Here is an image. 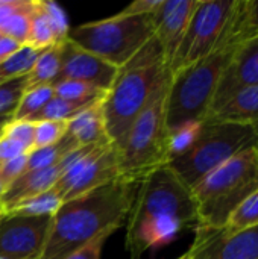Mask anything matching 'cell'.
<instances>
[{
    "label": "cell",
    "instance_id": "obj_1",
    "mask_svg": "<svg viewBox=\"0 0 258 259\" xmlns=\"http://www.w3.org/2000/svg\"><path fill=\"white\" fill-rule=\"evenodd\" d=\"M195 223L198 226L192 188L169 165L154 170L140 182L128 215L126 250L129 259H141L144 252L166 247Z\"/></svg>",
    "mask_w": 258,
    "mask_h": 259
},
{
    "label": "cell",
    "instance_id": "obj_2",
    "mask_svg": "<svg viewBox=\"0 0 258 259\" xmlns=\"http://www.w3.org/2000/svg\"><path fill=\"white\" fill-rule=\"evenodd\" d=\"M138 182L117 179L70 200L52 217L41 259H65L90 241L114 234L128 219Z\"/></svg>",
    "mask_w": 258,
    "mask_h": 259
},
{
    "label": "cell",
    "instance_id": "obj_3",
    "mask_svg": "<svg viewBox=\"0 0 258 259\" xmlns=\"http://www.w3.org/2000/svg\"><path fill=\"white\" fill-rule=\"evenodd\" d=\"M163 49L154 36L123 67L102 100L109 141L119 147L154 93L170 77Z\"/></svg>",
    "mask_w": 258,
    "mask_h": 259
},
{
    "label": "cell",
    "instance_id": "obj_4",
    "mask_svg": "<svg viewBox=\"0 0 258 259\" xmlns=\"http://www.w3.org/2000/svg\"><path fill=\"white\" fill-rule=\"evenodd\" d=\"M258 190V147L242 152L192 188L198 226L225 228L236 209Z\"/></svg>",
    "mask_w": 258,
    "mask_h": 259
},
{
    "label": "cell",
    "instance_id": "obj_5",
    "mask_svg": "<svg viewBox=\"0 0 258 259\" xmlns=\"http://www.w3.org/2000/svg\"><path fill=\"white\" fill-rule=\"evenodd\" d=\"M254 147H258V132L252 126L204 120L193 143L172 156L167 165L193 188L231 158Z\"/></svg>",
    "mask_w": 258,
    "mask_h": 259
},
{
    "label": "cell",
    "instance_id": "obj_6",
    "mask_svg": "<svg viewBox=\"0 0 258 259\" xmlns=\"http://www.w3.org/2000/svg\"><path fill=\"white\" fill-rule=\"evenodd\" d=\"M170 77L154 93L146 108L132 123L123 143L116 147L120 178L125 181L140 184L149 173L169 164L170 149L166 124V97Z\"/></svg>",
    "mask_w": 258,
    "mask_h": 259
},
{
    "label": "cell",
    "instance_id": "obj_7",
    "mask_svg": "<svg viewBox=\"0 0 258 259\" xmlns=\"http://www.w3.org/2000/svg\"><path fill=\"white\" fill-rule=\"evenodd\" d=\"M234 49L220 47L207 58L172 73L166 97L169 132L189 123L204 121Z\"/></svg>",
    "mask_w": 258,
    "mask_h": 259
},
{
    "label": "cell",
    "instance_id": "obj_8",
    "mask_svg": "<svg viewBox=\"0 0 258 259\" xmlns=\"http://www.w3.org/2000/svg\"><path fill=\"white\" fill-rule=\"evenodd\" d=\"M154 33L152 14L129 15L119 12L109 18L70 27L67 39L120 68L154 38Z\"/></svg>",
    "mask_w": 258,
    "mask_h": 259
},
{
    "label": "cell",
    "instance_id": "obj_9",
    "mask_svg": "<svg viewBox=\"0 0 258 259\" xmlns=\"http://www.w3.org/2000/svg\"><path fill=\"white\" fill-rule=\"evenodd\" d=\"M236 0H199L187 30L169 64L170 73L192 65L220 49Z\"/></svg>",
    "mask_w": 258,
    "mask_h": 259
},
{
    "label": "cell",
    "instance_id": "obj_10",
    "mask_svg": "<svg viewBox=\"0 0 258 259\" xmlns=\"http://www.w3.org/2000/svg\"><path fill=\"white\" fill-rule=\"evenodd\" d=\"M64 162L65 168L55 185L64 200L122 179L119 153L113 144L81 146L68 153Z\"/></svg>",
    "mask_w": 258,
    "mask_h": 259
},
{
    "label": "cell",
    "instance_id": "obj_11",
    "mask_svg": "<svg viewBox=\"0 0 258 259\" xmlns=\"http://www.w3.org/2000/svg\"><path fill=\"white\" fill-rule=\"evenodd\" d=\"M190 259H258V225L231 231L196 226L187 252Z\"/></svg>",
    "mask_w": 258,
    "mask_h": 259
},
{
    "label": "cell",
    "instance_id": "obj_12",
    "mask_svg": "<svg viewBox=\"0 0 258 259\" xmlns=\"http://www.w3.org/2000/svg\"><path fill=\"white\" fill-rule=\"evenodd\" d=\"M52 217H18L3 214L0 219V255L41 259Z\"/></svg>",
    "mask_w": 258,
    "mask_h": 259
},
{
    "label": "cell",
    "instance_id": "obj_13",
    "mask_svg": "<svg viewBox=\"0 0 258 259\" xmlns=\"http://www.w3.org/2000/svg\"><path fill=\"white\" fill-rule=\"evenodd\" d=\"M258 85V36L236 46L233 56L222 73L208 114L220 109L237 93ZM205 120V118H204Z\"/></svg>",
    "mask_w": 258,
    "mask_h": 259
},
{
    "label": "cell",
    "instance_id": "obj_14",
    "mask_svg": "<svg viewBox=\"0 0 258 259\" xmlns=\"http://www.w3.org/2000/svg\"><path fill=\"white\" fill-rule=\"evenodd\" d=\"M117 71V67L85 52L70 39H65L61 44V67L56 80H78L108 93L116 80Z\"/></svg>",
    "mask_w": 258,
    "mask_h": 259
},
{
    "label": "cell",
    "instance_id": "obj_15",
    "mask_svg": "<svg viewBox=\"0 0 258 259\" xmlns=\"http://www.w3.org/2000/svg\"><path fill=\"white\" fill-rule=\"evenodd\" d=\"M199 0H160L152 12L154 36L158 39L169 67L187 30Z\"/></svg>",
    "mask_w": 258,
    "mask_h": 259
},
{
    "label": "cell",
    "instance_id": "obj_16",
    "mask_svg": "<svg viewBox=\"0 0 258 259\" xmlns=\"http://www.w3.org/2000/svg\"><path fill=\"white\" fill-rule=\"evenodd\" d=\"M64 168H65V162L62 159L59 164L47 167V168L24 171L17 181H14L6 188V191L0 200L5 212L11 211L18 203H21L33 196H38V194L53 188L56 185L58 179L61 178Z\"/></svg>",
    "mask_w": 258,
    "mask_h": 259
},
{
    "label": "cell",
    "instance_id": "obj_17",
    "mask_svg": "<svg viewBox=\"0 0 258 259\" xmlns=\"http://www.w3.org/2000/svg\"><path fill=\"white\" fill-rule=\"evenodd\" d=\"M102 100L94 102L85 111L79 112L76 117H73L68 121L67 134L71 138H75L79 146L113 144L108 138L106 127H105Z\"/></svg>",
    "mask_w": 258,
    "mask_h": 259
},
{
    "label": "cell",
    "instance_id": "obj_18",
    "mask_svg": "<svg viewBox=\"0 0 258 259\" xmlns=\"http://www.w3.org/2000/svg\"><path fill=\"white\" fill-rule=\"evenodd\" d=\"M205 120L246 124L258 132V85L237 93L220 109L205 117Z\"/></svg>",
    "mask_w": 258,
    "mask_h": 259
},
{
    "label": "cell",
    "instance_id": "obj_19",
    "mask_svg": "<svg viewBox=\"0 0 258 259\" xmlns=\"http://www.w3.org/2000/svg\"><path fill=\"white\" fill-rule=\"evenodd\" d=\"M254 36H258V0H236L220 47H236Z\"/></svg>",
    "mask_w": 258,
    "mask_h": 259
},
{
    "label": "cell",
    "instance_id": "obj_20",
    "mask_svg": "<svg viewBox=\"0 0 258 259\" xmlns=\"http://www.w3.org/2000/svg\"><path fill=\"white\" fill-rule=\"evenodd\" d=\"M61 44L40 52L32 68L24 76V91L52 85L58 79L61 67Z\"/></svg>",
    "mask_w": 258,
    "mask_h": 259
},
{
    "label": "cell",
    "instance_id": "obj_21",
    "mask_svg": "<svg viewBox=\"0 0 258 259\" xmlns=\"http://www.w3.org/2000/svg\"><path fill=\"white\" fill-rule=\"evenodd\" d=\"M81 147L75 138H71L68 134H65L58 143L43 147V149H33L27 155V167L26 171L30 170H40V168H47L52 165L59 164L68 153Z\"/></svg>",
    "mask_w": 258,
    "mask_h": 259
},
{
    "label": "cell",
    "instance_id": "obj_22",
    "mask_svg": "<svg viewBox=\"0 0 258 259\" xmlns=\"http://www.w3.org/2000/svg\"><path fill=\"white\" fill-rule=\"evenodd\" d=\"M62 202H64L62 196L53 187L49 191H44L38 196H33L18 203L6 214L18 215V217H53L59 209V206L62 205Z\"/></svg>",
    "mask_w": 258,
    "mask_h": 259
},
{
    "label": "cell",
    "instance_id": "obj_23",
    "mask_svg": "<svg viewBox=\"0 0 258 259\" xmlns=\"http://www.w3.org/2000/svg\"><path fill=\"white\" fill-rule=\"evenodd\" d=\"M56 38L53 27L49 21L46 9L43 6V0H33L32 15H30V27L26 46L43 52L52 46H56Z\"/></svg>",
    "mask_w": 258,
    "mask_h": 259
},
{
    "label": "cell",
    "instance_id": "obj_24",
    "mask_svg": "<svg viewBox=\"0 0 258 259\" xmlns=\"http://www.w3.org/2000/svg\"><path fill=\"white\" fill-rule=\"evenodd\" d=\"M33 0H21L20 6L8 17V20L0 27V35L8 36L18 46H26L30 27Z\"/></svg>",
    "mask_w": 258,
    "mask_h": 259
},
{
    "label": "cell",
    "instance_id": "obj_25",
    "mask_svg": "<svg viewBox=\"0 0 258 259\" xmlns=\"http://www.w3.org/2000/svg\"><path fill=\"white\" fill-rule=\"evenodd\" d=\"M102 100V99H100ZM97 102V100H96ZM94 102L87 100H65L59 97H53L35 117L29 121H43V120H53V121H70L79 112L85 111Z\"/></svg>",
    "mask_w": 258,
    "mask_h": 259
},
{
    "label": "cell",
    "instance_id": "obj_26",
    "mask_svg": "<svg viewBox=\"0 0 258 259\" xmlns=\"http://www.w3.org/2000/svg\"><path fill=\"white\" fill-rule=\"evenodd\" d=\"M38 55H40L38 50L29 46H23L8 59L0 62V85H5L11 80L26 76L32 68Z\"/></svg>",
    "mask_w": 258,
    "mask_h": 259
},
{
    "label": "cell",
    "instance_id": "obj_27",
    "mask_svg": "<svg viewBox=\"0 0 258 259\" xmlns=\"http://www.w3.org/2000/svg\"><path fill=\"white\" fill-rule=\"evenodd\" d=\"M53 97H55V93H53L52 85H46V87H40L35 90L24 91L17 108H15V111H14V114H12V120H30Z\"/></svg>",
    "mask_w": 258,
    "mask_h": 259
},
{
    "label": "cell",
    "instance_id": "obj_28",
    "mask_svg": "<svg viewBox=\"0 0 258 259\" xmlns=\"http://www.w3.org/2000/svg\"><path fill=\"white\" fill-rule=\"evenodd\" d=\"M55 97L65 99V100H87V102H96L105 97L106 93L100 91L96 87H91L84 82L62 79L52 83Z\"/></svg>",
    "mask_w": 258,
    "mask_h": 259
},
{
    "label": "cell",
    "instance_id": "obj_29",
    "mask_svg": "<svg viewBox=\"0 0 258 259\" xmlns=\"http://www.w3.org/2000/svg\"><path fill=\"white\" fill-rule=\"evenodd\" d=\"M68 129V121H53L43 120L35 121V134H33V149H43L58 143Z\"/></svg>",
    "mask_w": 258,
    "mask_h": 259
},
{
    "label": "cell",
    "instance_id": "obj_30",
    "mask_svg": "<svg viewBox=\"0 0 258 259\" xmlns=\"http://www.w3.org/2000/svg\"><path fill=\"white\" fill-rule=\"evenodd\" d=\"M258 225V190L252 193L231 215L227 228L231 231H239Z\"/></svg>",
    "mask_w": 258,
    "mask_h": 259
},
{
    "label": "cell",
    "instance_id": "obj_31",
    "mask_svg": "<svg viewBox=\"0 0 258 259\" xmlns=\"http://www.w3.org/2000/svg\"><path fill=\"white\" fill-rule=\"evenodd\" d=\"M33 134H35V123L29 120H9L2 129L3 137L20 143L21 146L26 147L27 152L33 150Z\"/></svg>",
    "mask_w": 258,
    "mask_h": 259
},
{
    "label": "cell",
    "instance_id": "obj_32",
    "mask_svg": "<svg viewBox=\"0 0 258 259\" xmlns=\"http://www.w3.org/2000/svg\"><path fill=\"white\" fill-rule=\"evenodd\" d=\"M24 93V76L0 85V117L12 115Z\"/></svg>",
    "mask_w": 258,
    "mask_h": 259
},
{
    "label": "cell",
    "instance_id": "obj_33",
    "mask_svg": "<svg viewBox=\"0 0 258 259\" xmlns=\"http://www.w3.org/2000/svg\"><path fill=\"white\" fill-rule=\"evenodd\" d=\"M202 123V121H201ZM201 123H189L184 124L172 132H169V149H170V158L184 152L196 138ZM170 161V159H169Z\"/></svg>",
    "mask_w": 258,
    "mask_h": 259
},
{
    "label": "cell",
    "instance_id": "obj_34",
    "mask_svg": "<svg viewBox=\"0 0 258 259\" xmlns=\"http://www.w3.org/2000/svg\"><path fill=\"white\" fill-rule=\"evenodd\" d=\"M43 6L46 9V14L49 17V21H50V24L53 27L56 42L58 44L64 42L67 39L68 30H70L68 20H67V15H65L64 9L61 6H58L55 2H44V0H43Z\"/></svg>",
    "mask_w": 258,
    "mask_h": 259
},
{
    "label": "cell",
    "instance_id": "obj_35",
    "mask_svg": "<svg viewBox=\"0 0 258 259\" xmlns=\"http://www.w3.org/2000/svg\"><path fill=\"white\" fill-rule=\"evenodd\" d=\"M27 155H21L15 159H11L5 164L0 165V176H2V181L5 182L6 188L14 182L17 181L24 171H26V167H27Z\"/></svg>",
    "mask_w": 258,
    "mask_h": 259
},
{
    "label": "cell",
    "instance_id": "obj_36",
    "mask_svg": "<svg viewBox=\"0 0 258 259\" xmlns=\"http://www.w3.org/2000/svg\"><path fill=\"white\" fill-rule=\"evenodd\" d=\"M26 153H29V152L26 150L24 146H21L20 143H17L11 138L0 135V165L11 159L21 156V155H26Z\"/></svg>",
    "mask_w": 258,
    "mask_h": 259
},
{
    "label": "cell",
    "instance_id": "obj_37",
    "mask_svg": "<svg viewBox=\"0 0 258 259\" xmlns=\"http://www.w3.org/2000/svg\"><path fill=\"white\" fill-rule=\"evenodd\" d=\"M106 238H108V235H102V237L90 241L87 246L78 249L76 252H73L65 259H100L102 247H103V243L106 241Z\"/></svg>",
    "mask_w": 258,
    "mask_h": 259
},
{
    "label": "cell",
    "instance_id": "obj_38",
    "mask_svg": "<svg viewBox=\"0 0 258 259\" xmlns=\"http://www.w3.org/2000/svg\"><path fill=\"white\" fill-rule=\"evenodd\" d=\"M158 3H160V0H135L128 8H125L122 12L123 14H129V15H146V14H152L155 11V8L158 6Z\"/></svg>",
    "mask_w": 258,
    "mask_h": 259
},
{
    "label": "cell",
    "instance_id": "obj_39",
    "mask_svg": "<svg viewBox=\"0 0 258 259\" xmlns=\"http://www.w3.org/2000/svg\"><path fill=\"white\" fill-rule=\"evenodd\" d=\"M20 47L23 46H18L15 41H12L11 38L8 36H2L0 35V62H3L5 59H8L11 55H14Z\"/></svg>",
    "mask_w": 258,
    "mask_h": 259
},
{
    "label": "cell",
    "instance_id": "obj_40",
    "mask_svg": "<svg viewBox=\"0 0 258 259\" xmlns=\"http://www.w3.org/2000/svg\"><path fill=\"white\" fill-rule=\"evenodd\" d=\"M21 0H0V27L8 20V17L20 6Z\"/></svg>",
    "mask_w": 258,
    "mask_h": 259
},
{
    "label": "cell",
    "instance_id": "obj_41",
    "mask_svg": "<svg viewBox=\"0 0 258 259\" xmlns=\"http://www.w3.org/2000/svg\"><path fill=\"white\" fill-rule=\"evenodd\" d=\"M9 120H12V115H5V117H0V129L9 121Z\"/></svg>",
    "mask_w": 258,
    "mask_h": 259
},
{
    "label": "cell",
    "instance_id": "obj_42",
    "mask_svg": "<svg viewBox=\"0 0 258 259\" xmlns=\"http://www.w3.org/2000/svg\"><path fill=\"white\" fill-rule=\"evenodd\" d=\"M5 191H6V185H5V182L2 181V176H0V200H2V197H3V194H5Z\"/></svg>",
    "mask_w": 258,
    "mask_h": 259
},
{
    "label": "cell",
    "instance_id": "obj_43",
    "mask_svg": "<svg viewBox=\"0 0 258 259\" xmlns=\"http://www.w3.org/2000/svg\"><path fill=\"white\" fill-rule=\"evenodd\" d=\"M0 259H27V258H17V256H9V255H0Z\"/></svg>",
    "mask_w": 258,
    "mask_h": 259
},
{
    "label": "cell",
    "instance_id": "obj_44",
    "mask_svg": "<svg viewBox=\"0 0 258 259\" xmlns=\"http://www.w3.org/2000/svg\"><path fill=\"white\" fill-rule=\"evenodd\" d=\"M178 259H190L189 258V256H187V253H184V255H182V256H179V258Z\"/></svg>",
    "mask_w": 258,
    "mask_h": 259
},
{
    "label": "cell",
    "instance_id": "obj_45",
    "mask_svg": "<svg viewBox=\"0 0 258 259\" xmlns=\"http://www.w3.org/2000/svg\"><path fill=\"white\" fill-rule=\"evenodd\" d=\"M2 212H5V209H3V206H2V203H0V214H2Z\"/></svg>",
    "mask_w": 258,
    "mask_h": 259
},
{
    "label": "cell",
    "instance_id": "obj_46",
    "mask_svg": "<svg viewBox=\"0 0 258 259\" xmlns=\"http://www.w3.org/2000/svg\"><path fill=\"white\" fill-rule=\"evenodd\" d=\"M3 214H5V212H2V214H0V219H2V215H3Z\"/></svg>",
    "mask_w": 258,
    "mask_h": 259
},
{
    "label": "cell",
    "instance_id": "obj_47",
    "mask_svg": "<svg viewBox=\"0 0 258 259\" xmlns=\"http://www.w3.org/2000/svg\"><path fill=\"white\" fill-rule=\"evenodd\" d=\"M2 129H3V127H2ZM2 129H0V135H2Z\"/></svg>",
    "mask_w": 258,
    "mask_h": 259
}]
</instances>
